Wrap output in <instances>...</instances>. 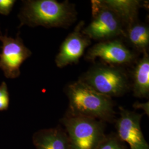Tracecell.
Here are the masks:
<instances>
[{
    "label": "cell",
    "instance_id": "1",
    "mask_svg": "<svg viewBox=\"0 0 149 149\" xmlns=\"http://www.w3.org/2000/svg\"><path fill=\"white\" fill-rule=\"evenodd\" d=\"M77 13L74 5L69 1L27 0L23 1L18 18L20 26L45 28L71 26L77 20Z\"/></svg>",
    "mask_w": 149,
    "mask_h": 149
},
{
    "label": "cell",
    "instance_id": "2",
    "mask_svg": "<svg viewBox=\"0 0 149 149\" xmlns=\"http://www.w3.org/2000/svg\"><path fill=\"white\" fill-rule=\"evenodd\" d=\"M69 99L68 115L92 118L104 122H111L116 117L112 98L92 88L80 80L66 86Z\"/></svg>",
    "mask_w": 149,
    "mask_h": 149
},
{
    "label": "cell",
    "instance_id": "3",
    "mask_svg": "<svg viewBox=\"0 0 149 149\" xmlns=\"http://www.w3.org/2000/svg\"><path fill=\"white\" fill-rule=\"evenodd\" d=\"M80 81L106 96L119 97L131 88L125 70L121 66L96 64L82 75Z\"/></svg>",
    "mask_w": 149,
    "mask_h": 149
},
{
    "label": "cell",
    "instance_id": "4",
    "mask_svg": "<svg viewBox=\"0 0 149 149\" xmlns=\"http://www.w3.org/2000/svg\"><path fill=\"white\" fill-rule=\"evenodd\" d=\"M70 149H96L105 138V122L92 118L66 115L61 120Z\"/></svg>",
    "mask_w": 149,
    "mask_h": 149
},
{
    "label": "cell",
    "instance_id": "5",
    "mask_svg": "<svg viewBox=\"0 0 149 149\" xmlns=\"http://www.w3.org/2000/svg\"><path fill=\"white\" fill-rule=\"evenodd\" d=\"M91 4L92 19L82 33L91 40L100 42L124 37L125 27L118 17L100 0L92 1Z\"/></svg>",
    "mask_w": 149,
    "mask_h": 149
},
{
    "label": "cell",
    "instance_id": "6",
    "mask_svg": "<svg viewBox=\"0 0 149 149\" xmlns=\"http://www.w3.org/2000/svg\"><path fill=\"white\" fill-rule=\"evenodd\" d=\"M85 59L94 61L100 59L103 64L122 66L135 64L137 54L127 47L119 38L101 41L90 48Z\"/></svg>",
    "mask_w": 149,
    "mask_h": 149
},
{
    "label": "cell",
    "instance_id": "7",
    "mask_svg": "<svg viewBox=\"0 0 149 149\" xmlns=\"http://www.w3.org/2000/svg\"><path fill=\"white\" fill-rule=\"evenodd\" d=\"M0 40L2 43L0 69L3 71L6 78L16 79L21 74L22 64L31 56L32 52L25 46L19 33L14 38L8 37L7 33L3 36L0 31Z\"/></svg>",
    "mask_w": 149,
    "mask_h": 149
},
{
    "label": "cell",
    "instance_id": "8",
    "mask_svg": "<svg viewBox=\"0 0 149 149\" xmlns=\"http://www.w3.org/2000/svg\"><path fill=\"white\" fill-rule=\"evenodd\" d=\"M143 114L119 107V117L116 120L117 135L130 149H149L141 128Z\"/></svg>",
    "mask_w": 149,
    "mask_h": 149
},
{
    "label": "cell",
    "instance_id": "9",
    "mask_svg": "<svg viewBox=\"0 0 149 149\" xmlns=\"http://www.w3.org/2000/svg\"><path fill=\"white\" fill-rule=\"evenodd\" d=\"M84 26L85 22L80 21L61 44L55 60L59 68L78 64L86 49L91 44L90 39L82 32Z\"/></svg>",
    "mask_w": 149,
    "mask_h": 149
},
{
    "label": "cell",
    "instance_id": "10",
    "mask_svg": "<svg viewBox=\"0 0 149 149\" xmlns=\"http://www.w3.org/2000/svg\"><path fill=\"white\" fill-rule=\"evenodd\" d=\"M122 22L125 28L138 21L139 12L143 5L139 0H100Z\"/></svg>",
    "mask_w": 149,
    "mask_h": 149
},
{
    "label": "cell",
    "instance_id": "11",
    "mask_svg": "<svg viewBox=\"0 0 149 149\" xmlns=\"http://www.w3.org/2000/svg\"><path fill=\"white\" fill-rule=\"evenodd\" d=\"M33 141L36 149H70L67 134L59 127L38 131L34 134Z\"/></svg>",
    "mask_w": 149,
    "mask_h": 149
},
{
    "label": "cell",
    "instance_id": "12",
    "mask_svg": "<svg viewBox=\"0 0 149 149\" xmlns=\"http://www.w3.org/2000/svg\"><path fill=\"white\" fill-rule=\"evenodd\" d=\"M131 88L134 96L138 98H149V56L148 52L135 63L133 71Z\"/></svg>",
    "mask_w": 149,
    "mask_h": 149
},
{
    "label": "cell",
    "instance_id": "13",
    "mask_svg": "<svg viewBox=\"0 0 149 149\" xmlns=\"http://www.w3.org/2000/svg\"><path fill=\"white\" fill-rule=\"evenodd\" d=\"M125 38L136 52L144 54L149 46V28L146 24L135 22L125 28Z\"/></svg>",
    "mask_w": 149,
    "mask_h": 149
},
{
    "label": "cell",
    "instance_id": "14",
    "mask_svg": "<svg viewBox=\"0 0 149 149\" xmlns=\"http://www.w3.org/2000/svg\"><path fill=\"white\" fill-rule=\"evenodd\" d=\"M96 149H127V148L117 134H111L106 135Z\"/></svg>",
    "mask_w": 149,
    "mask_h": 149
},
{
    "label": "cell",
    "instance_id": "15",
    "mask_svg": "<svg viewBox=\"0 0 149 149\" xmlns=\"http://www.w3.org/2000/svg\"><path fill=\"white\" fill-rule=\"evenodd\" d=\"M10 104V95L7 85L5 82L0 85V111H6Z\"/></svg>",
    "mask_w": 149,
    "mask_h": 149
},
{
    "label": "cell",
    "instance_id": "16",
    "mask_svg": "<svg viewBox=\"0 0 149 149\" xmlns=\"http://www.w3.org/2000/svg\"><path fill=\"white\" fill-rule=\"evenodd\" d=\"M15 0H0V14L7 16L16 3Z\"/></svg>",
    "mask_w": 149,
    "mask_h": 149
},
{
    "label": "cell",
    "instance_id": "17",
    "mask_svg": "<svg viewBox=\"0 0 149 149\" xmlns=\"http://www.w3.org/2000/svg\"><path fill=\"white\" fill-rule=\"evenodd\" d=\"M133 107L135 109H140L143 110L144 113L149 116V101L145 102V103H140L139 102H136L135 103H134Z\"/></svg>",
    "mask_w": 149,
    "mask_h": 149
}]
</instances>
